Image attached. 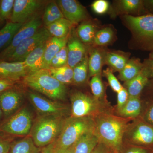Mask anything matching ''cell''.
I'll return each instance as SVG.
<instances>
[{
    "mask_svg": "<svg viewBox=\"0 0 153 153\" xmlns=\"http://www.w3.org/2000/svg\"><path fill=\"white\" fill-rule=\"evenodd\" d=\"M94 119V131L100 142L111 150L119 152L128 128L126 119L104 113L96 117Z\"/></svg>",
    "mask_w": 153,
    "mask_h": 153,
    "instance_id": "6da1fadb",
    "label": "cell"
},
{
    "mask_svg": "<svg viewBox=\"0 0 153 153\" xmlns=\"http://www.w3.org/2000/svg\"><path fill=\"white\" fill-rule=\"evenodd\" d=\"M25 85L55 101L66 98L67 89L50 74L49 69L41 70L28 74L24 78Z\"/></svg>",
    "mask_w": 153,
    "mask_h": 153,
    "instance_id": "7a4b0ae2",
    "label": "cell"
},
{
    "mask_svg": "<svg viewBox=\"0 0 153 153\" xmlns=\"http://www.w3.org/2000/svg\"><path fill=\"white\" fill-rule=\"evenodd\" d=\"M65 118L55 115H41L31 128V136L35 145L44 147L55 141L60 135Z\"/></svg>",
    "mask_w": 153,
    "mask_h": 153,
    "instance_id": "3957f363",
    "label": "cell"
},
{
    "mask_svg": "<svg viewBox=\"0 0 153 153\" xmlns=\"http://www.w3.org/2000/svg\"><path fill=\"white\" fill-rule=\"evenodd\" d=\"M124 22L132 35L134 45L144 51L153 50V15H124Z\"/></svg>",
    "mask_w": 153,
    "mask_h": 153,
    "instance_id": "277c9868",
    "label": "cell"
},
{
    "mask_svg": "<svg viewBox=\"0 0 153 153\" xmlns=\"http://www.w3.org/2000/svg\"><path fill=\"white\" fill-rule=\"evenodd\" d=\"M94 118L91 117L65 118L60 135L55 140L54 147L67 149L72 146L85 133L94 128Z\"/></svg>",
    "mask_w": 153,
    "mask_h": 153,
    "instance_id": "5b68a950",
    "label": "cell"
},
{
    "mask_svg": "<svg viewBox=\"0 0 153 153\" xmlns=\"http://www.w3.org/2000/svg\"><path fill=\"white\" fill-rule=\"evenodd\" d=\"M71 102V117H96L103 113V105L100 100L93 96L76 91L70 97Z\"/></svg>",
    "mask_w": 153,
    "mask_h": 153,
    "instance_id": "8992f818",
    "label": "cell"
},
{
    "mask_svg": "<svg viewBox=\"0 0 153 153\" xmlns=\"http://www.w3.org/2000/svg\"><path fill=\"white\" fill-rule=\"evenodd\" d=\"M42 24V17L38 13L23 24L8 46L0 53V60H7L19 44L35 35L41 29Z\"/></svg>",
    "mask_w": 153,
    "mask_h": 153,
    "instance_id": "52a82bcc",
    "label": "cell"
},
{
    "mask_svg": "<svg viewBox=\"0 0 153 153\" xmlns=\"http://www.w3.org/2000/svg\"><path fill=\"white\" fill-rule=\"evenodd\" d=\"M32 126V114L27 108H22L0 125V131L21 136L30 133Z\"/></svg>",
    "mask_w": 153,
    "mask_h": 153,
    "instance_id": "ba28073f",
    "label": "cell"
},
{
    "mask_svg": "<svg viewBox=\"0 0 153 153\" xmlns=\"http://www.w3.org/2000/svg\"><path fill=\"white\" fill-rule=\"evenodd\" d=\"M47 28L41 27L32 37L22 42L14 50L13 54L5 61L8 62H23L26 57L42 43L51 38Z\"/></svg>",
    "mask_w": 153,
    "mask_h": 153,
    "instance_id": "9c48e42d",
    "label": "cell"
},
{
    "mask_svg": "<svg viewBox=\"0 0 153 153\" xmlns=\"http://www.w3.org/2000/svg\"><path fill=\"white\" fill-rule=\"evenodd\" d=\"M127 131L128 140L137 146L145 148L153 146V126L142 120L137 121Z\"/></svg>",
    "mask_w": 153,
    "mask_h": 153,
    "instance_id": "30bf717a",
    "label": "cell"
},
{
    "mask_svg": "<svg viewBox=\"0 0 153 153\" xmlns=\"http://www.w3.org/2000/svg\"><path fill=\"white\" fill-rule=\"evenodd\" d=\"M43 5V1L38 0H15L10 22L24 24L37 14Z\"/></svg>",
    "mask_w": 153,
    "mask_h": 153,
    "instance_id": "8fae6325",
    "label": "cell"
},
{
    "mask_svg": "<svg viewBox=\"0 0 153 153\" xmlns=\"http://www.w3.org/2000/svg\"><path fill=\"white\" fill-rule=\"evenodd\" d=\"M29 97L35 108L42 115H55L64 116L68 111V108L64 105L45 98L34 92H30Z\"/></svg>",
    "mask_w": 153,
    "mask_h": 153,
    "instance_id": "7c38bea8",
    "label": "cell"
},
{
    "mask_svg": "<svg viewBox=\"0 0 153 153\" xmlns=\"http://www.w3.org/2000/svg\"><path fill=\"white\" fill-rule=\"evenodd\" d=\"M56 2L64 18L73 25L88 19V13L85 7L77 1L58 0Z\"/></svg>",
    "mask_w": 153,
    "mask_h": 153,
    "instance_id": "4fadbf2b",
    "label": "cell"
},
{
    "mask_svg": "<svg viewBox=\"0 0 153 153\" xmlns=\"http://www.w3.org/2000/svg\"><path fill=\"white\" fill-rule=\"evenodd\" d=\"M22 98V94L14 88L0 93V108L5 115L9 116L18 109Z\"/></svg>",
    "mask_w": 153,
    "mask_h": 153,
    "instance_id": "5bb4252c",
    "label": "cell"
},
{
    "mask_svg": "<svg viewBox=\"0 0 153 153\" xmlns=\"http://www.w3.org/2000/svg\"><path fill=\"white\" fill-rule=\"evenodd\" d=\"M67 48V65L73 68L86 55L85 44L76 36L68 38Z\"/></svg>",
    "mask_w": 153,
    "mask_h": 153,
    "instance_id": "9a60e30c",
    "label": "cell"
},
{
    "mask_svg": "<svg viewBox=\"0 0 153 153\" xmlns=\"http://www.w3.org/2000/svg\"><path fill=\"white\" fill-rule=\"evenodd\" d=\"M114 16L130 15L138 16L146 15L144 1L120 0L117 2L113 11Z\"/></svg>",
    "mask_w": 153,
    "mask_h": 153,
    "instance_id": "2e32d148",
    "label": "cell"
},
{
    "mask_svg": "<svg viewBox=\"0 0 153 153\" xmlns=\"http://www.w3.org/2000/svg\"><path fill=\"white\" fill-rule=\"evenodd\" d=\"M26 75L27 72L24 62L0 60V78L17 82Z\"/></svg>",
    "mask_w": 153,
    "mask_h": 153,
    "instance_id": "e0dca14e",
    "label": "cell"
},
{
    "mask_svg": "<svg viewBox=\"0 0 153 153\" xmlns=\"http://www.w3.org/2000/svg\"><path fill=\"white\" fill-rule=\"evenodd\" d=\"M46 42L42 43L31 52L23 61L27 75L43 69Z\"/></svg>",
    "mask_w": 153,
    "mask_h": 153,
    "instance_id": "ac0fdd59",
    "label": "cell"
},
{
    "mask_svg": "<svg viewBox=\"0 0 153 153\" xmlns=\"http://www.w3.org/2000/svg\"><path fill=\"white\" fill-rule=\"evenodd\" d=\"M68 37L57 38L52 37L46 42L44 55L43 69H48L53 57L63 47L66 46Z\"/></svg>",
    "mask_w": 153,
    "mask_h": 153,
    "instance_id": "d6986e66",
    "label": "cell"
},
{
    "mask_svg": "<svg viewBox=\"0 0 153 153\" xmlns=\"http://www.w3.org/2000/svg\"><path fill=\"white\" fill-rule=\"evenodd\" d=\"M100 142L94 128L85 133L73 145L74 153H92Z\"/></svg>",
    "mask_w": 153,
    "mask_h": 153,
    "instance_id": "ffe728a7",
    "label": "cell"
},
{
    "mask_svg": "<svg viewBox=\"0 0 153 153\" xmlns=\"http://www.w3.org/2000/svg\"><path fill=\"white\" fill-rule=\"evenodd\" d=\"M105 52L100 47H95L91 49L88 57L89 76L101 74L102 66L105 64Z\"/></svg>",
    "mask_w": 153,
    "mask_h": 153,
    "instance_id": "44dd1931",
    "label": "cell"
},
{
    "mask_svg": "<svg viewBox=\"0 0 153 153\" xmlns=\"http://www.w3.org/2000/svg\"><path fill=\"white\" fill-rule=\"evenodd\" d=\"M129 55L120 51L105 52V64H106L112 71L120 72L128 61Z\"/></svg>",
    "mask_w": 153,
    "mask_h": 153,
    "instance_id": "7402d4cb",
    "label": "cell"
},
{
    "mask_svg": "<svg viewBox=\"0 0 153 153\" xmlns=\"http://www.w3.org/2000/svg\"><path fill=\"white\" fill-rule=\"evenodd\" d=\"M149 80L147 76L141 71L140 73L133 79L125 82V88L127 91L129 96L140 97Z\"/></svg>",
    "mask_w": 153,
    "mask_h": 153,
    "instance_id": "603a6c76",
    "label": "cell"
},
{
    "mask_svg": "<svg viewBox=\"0 0 153 153\" xmlns=\"http://www.w3.org/2000/svg\"><path fill=\"white\" fill-rule=\"evenodd\" d=\"M143 66L140 59L132 58L128 60L123 69L119 72V78L125 82L129 81L140 73Z\"/></svg>",
    "mask_w": 153,
    "mask_h": 153,
    "instance_id": "cb8c5ba5",
    "label": "cell"
},
{
    "mask_svg": "<svg viewBox=\"0 0 153 153\" xmlns=\"http://www.w3.org/2000/svg\"><path fill=\"white\" fill-rule=\"evenodd\" d=\"M142 103L140 97H130L124 106L118 111L119 114L124 118H136L141 114Z\"/></svg>",
    "mask_w": 153,
    "mask_h": 153,
    "instance_id": "d4e9b609",
    "label": "cell"
},
{
    "mask_svg": "<svg viewBox=\"0 0 153 153\" xmlns=\"http://www.w3.org/2000/svg\"><path fill=\"white\" fill-rule=\"evenodd\" d=\"M41 148L34 143L30 136L11 143L9 153H40Z\"/></svg>",
    "mask_w": 153,
    "mask_h": 153,
    "instance_id": "484cf974",
    "label": "cell"
},
{
    "mask_svg": "<svg viewBox=\"0 0 153 153\" xmlns=\"http://www.w3.org/2000/svg\"><path fill=\"white\" fill-rule=\"evenodd\" d=\"M73 25L65 18L58 20L46 27L52 37L63 38L69 36Z\"/></svg>",
    "mask_w": 153,
    "mask_h": 153,
    "instance_id": "4316f807",
    "label": "cell"
},
{
    "mask_svg": "<svg viewBox=\"0 0 153 153\" xmlns=\"http://www.w3.org/2000/svg\"><path fill=\"white\" fill-rule=\"evenodd\" d=\"M97 30L96 25L91 22H84L76 30L77 38L84 44H93Z\"/></svg>",
    "mask_w": 153,
    "mask_h": 153,
    "instance_id": "83f0119b",
    "label": "cell"
},
{
    "mask_svg": "<svg viewBox=\"0 0 153 153\" xmlns=\"http://www.w3.org/2000/svg\"><path fill=\"white\" fill-rule=\"evenodd\" d=\"M64 18L56 1H51L47 4L42 17L45 27L58 20Z\"/></svg>",
    "mask_w": 153,
    "mask_h": 153,
    "instance_id": "f1b7e54d",
    "label": "cell"
},
{
    "mask_svg": "<svg viewBox=\"0 0 153 153\" xmlns=\"http://www.w3.org/2000/svg\"><path fill=\"white\" fill-rule=\"evenodd\" d=\"M23 25L9 22L0 30V49L8 46Z\"/></svg>",
    "mask_w": 153,
    "mask_h": 153,
    "instance_id": "f546056e",
    "label": "cell"
},
{
    "mask_svg": "<svg viewBox=\"0 0 153 153\" xmlns=\"http://www.w3.org/2000/svg\"><path fill=\"white\" fill-rule=\"evenodd\" d=\"M50 74L57 80L66 85L73 82V70L68 65L48 68Z\"/></svg>",
    "mask_w": 153,
    "mask_h": 153,
    "instance_id": "4dcf8cb0",
    "label": "cell"
},
{
    "mask_svg": "<svg viewBox=\"0 0 153 153\" xmlns=\"http://www.w3.org/2000/svg\"><path fill=\"white\" fill-rule=\"evenodd\" d=\"M73 70V82L81 85L85 82L88 74V57L85 55L82 61L76 65Z\"/></svg>",
    "mask_w": 153,
    "mask_h": 153,
    "instance_id": "1f68e13d",
    "label": "cell"
},
{
    "mask_svg": "<svg viewBox=\"0 0 153 153\" xmlns=\"http://www.w3.org/2000/svg\"><path fill=\"white\" fill-rule=\"evenodd\" d=\"M114 32L112 28L106 27L97 31L93 44L95 47H102L110 44L113 40Z\"/></svg>",
    "mask_w": 153,
    "mask_h": 153,
    "instance_id": "d6a6232c",
    "label": "cell"
},
{
    "mask_svg": "<svg viewBox=\"0 0 153 153\" xmlns=\"http://www.w3.org/2000/svg\"><path fill=\"white\" fill-rule=\"evenodd\" d=\"M90 86L93 96L100 100L104 95V86L102 80L101 74L92 76L90 82Z\"/></svg>",
    "mask_w": 153,
    "mask_h": 153,
    "instance_id": "836d02e7",
    "label": "cell"
},
{
    "mask_svg": "<svg viewBox=\"0 0 153 153\" xmlns=\"http://www.w3.org/2000/svg\"><path fill=\"white\" fill-rule=\"evenodd\" d=\"M15 0H0V23L10 20Z\"/></svg>",
    "mask_w": 153,
    "mask_h": 153,
    "instance_id": "e575fe53",
    "label": "cell"
},
{
    "mask_svg": "<svg viewBox=\"0 0 153 153\" xmlns=\"http://www.w3.org/2000/svg\"><path fill=\"white\" fill-rule=\"evenodd\" d=\"M67 48L65 46L57 52L50 63V68H57L67 64Z\"/></svg>",
    "mask_w": 153,
    "mask_h": 153,
    "instance_id": "d590c367",
    "label": "cell"
},
{
    "mask_svg": "<svg viewBox=\"0 0 153 153\" xmlns=\"http://www.w3.org/2000/svg\"><path fill=\"white\" fill-rule=\"evenodd\" d=\"M103 73L106 77L110 86L114 92L118 93L122 89L123 86L121 85L117 77L113 74L112 70L109 68H107L103 70Z\"/></svg>",
    "mask_w": 153,
    "mask_h": 153,
    "instance_id": "8d00e7d4",
    "label": "cell"
},
{
    "mask_svg": "<svg viewBox=\"0 0 153 153\" xmlns=\"http://www.w3.org/2000/svg\"><path fill=\"white\" fill-rule=\"evenodd\" d=\"M91 7L96 13L103 15L109 10V3L105 0H97L92 3Z\"/></svg>",
    "mask_w": 153,
    "mask_h": 153,
    "instance_id": "74e56055",
    "label": "cell"
},
{
    "mask_svg": "<svg viewBox=\"0 0 153 153\" xmlns=\"http://www.w3.org/2000/svg\"><path fill=\"white\" fill-rule=\"evenodd\" d=\"M117 111L121 109L126 104L129 98V95L127 91L125 88H123L117 93Z\"/></svg>",
    "mask_w": 153,
    "mask_h": 153,
    "instance_id": "f35d334b",
    "label": "cell"
},
{
    "mask_svg": "<svg viewBox=\"0 0 153 153\" xmlns=\"http://www.w3.org/2000/svg\"><path fill=\"white\" fill-rule=\"evenodd\" d=\"M143 64L142 71L149 79H153V59L149 58L145 59Z\"/></svg>",
    "mask_w": 153,
    "mask_h": 153,
    "instance_id": "ab89813d",
    "label": "cell"
},
{
    "mask_svg": "<svg viewBox=\"0 0 153 153\" xmlns=\"http://www.w3.org/2000/svg\"><path fill=\"white\" fill-rule=\"evenodd\" d=\"M141 119L146 123L153 126V102L151 103L145 111Z\"/></svg>",
    "mask_w": 153,
    "mask_h": 153,
    "instance_id": "60d3db41",
    "label": "cell"
},
{
    "mask_svg": "<svg viewBox=\"0 0 153 153\" xmlns=\"http://www.w3.org/2000/svg\"><path fill=\"white\" fill-rule=\"evenodd\" d=\"M16 82L10 79L0 78V93L8 89L13 88Z\"/></svg>",
    "mask_w": 153,
    "mask_h": 153,
    "instance_id": "b9f144b4",
    "label": "cell"
},
{
    "mask_svg": "<svg viewBox=\"0 0 153 153\" xmlns=\"http://www.w3.org/2000/svg\"><path fill=\"white\" fill-rule=\"evenodd\" d=\"M11 145L9 139L0 136V153H9Z\"/></svg>",
    "mask_w": 153,
    "mask_h": 153,
    "instance_id": "7bdbcfd3",
    "label": "cell"
},
{
    "mask_svg": "<svg viewBox=\"0 0 153 153\" xmlns=\"http://www.w3.org/2000/svg\"><path fill=\"white\" fill-rule=\"evenodd\" d=\"M111 150L104 144L99 143L92 153H111Z\"/></svg>",
    "mask_w": 153,
    "mask_h": 153,
    "instance_id": "ee69618b",
    "label": "cell"
},
{
    "mask_svg": "<svg viewBox=\"0 0 153 153\" xmlns=\"http://www.w3.org/2000/svg\"><path fill=\"white\" fill-rule=\"evenodd\" d=\"M51 153H74V147L73 146L67 149H63L55 147L53 146Z\"/></svg>",
    "mask_w": 153,
    "mask_h": 153,
    "instance_id": "f6af8a7d",
    "label": "cell"
},
{
    "mask_svg": "<svg viewBox=\"0 0 153 153\" xmlns=\"http://www.w3.org/2000/svg\"><path fill=\"white\" fill-rule=\"evenodd\" d=\"M125 153H149V151L145 148L135 146L129 149Z\"/></svg>",
    "mask_w": 153,
    "mask_h": 153,
    "instance_id": "bcb514c9",
    "label": "cell"
},
{
    "mask_svg": "<svg viewBox=\"0 0 153 153\" xmlns=\"http://www.w3.org/2000/svg\"><path fill=\"white\" fill-rule=\"evenodd\" d=\"M144 4L147 13L153 15V0H145Z\"/></svg>",
    "mask_w": 153,
    "mask_h": 153,
    "instance_id": "7dc6e473",
    "label": "cell"
},
{
    "mask_svg": "<svg viewBox=\"0 0 153 153\" xmlns=\"http://www.w3.org/2000/svg\"><path fill=\"white\" fill-rule=\"evenodd\" d=\"M144 89H146L148 93L153 97V79H149Z\"/></svg>",
    "mask_w": 153,
    "mask_h": 153,
    "instance_id": "c3c4849f",
    "label": "cell"
},
{
    "mask_svg": "<svg viewBox=\"0 0 153 153\" xmlns=\"http://www.w3.org/2000/svg\"><path fill=\"white\" fill-rule=\"evenodd\" d=\"M54 143H55V141L50 144L44 147L43 149H42L40 153H51L52 148L54 146Z\"/></svg>",
    "mask_w": 153,
    "mask_h": 153,
    "instance_id": "681fc988",
    "label": "cell"
},
{
    "mask_svg": "<svg viewBox=\"0 0 153 153\" xmlns=\"http://www.w3.org/2000/svg\"><path fill=\"white\" fill-rule=\"evenodd\" d=\"M149 58L153 59V50L151 51L149 55Z\"/></svg>",
    "mask_w": 153,
    "mask_h": 153,
    "instance_id": "f907efd6",
    "label": "cell"
},
{
    "mask_svg": "<svg viewBox=\"0 0 153 153\" xmlns=\"http://www.w3.org/2000/svg\"><path fill=\"white\" fill-rule=\"evenodd\" d=\"M111 153H112V152H111Z\"/></svg>",
    "mask_w": 153,
    "mask_h": 153,
    "instance_id": "816d5d0a",
    "label": "cell"
}]
</instances>
